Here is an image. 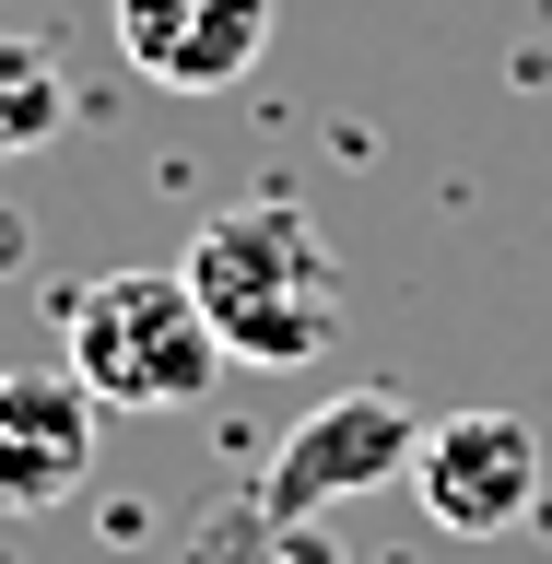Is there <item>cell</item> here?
Wrapping results in <instances>:
<instances>
[{
  "label": "cell",
  "instance_id": "cell-4",
  "mask_svg": "<svg viewBox=\"0 0 552 564\" xmlns=\"http://www.w3.org/2000/svg\"><path fill=\"white\" fill-rule=\"evenodd\" d=\"M412 494L435 529L494 541V529H518L541 506V435L518 412H447V423H423V447H412Z\"/></svg>",
  "mask_w": 552,
  "mask_h": 564
},
{
  "label": "cell",
  "instance_id": "cell-7",
  "mask_svg": "<svg viewBox=\"0 0 552 564\" xmlns=\"http://www.w3.org/2000/svg\"><path fill=\"white\" fill-rule=\"evenodd\" d=\"M71 59L47 47V35H0V165L12 153H47V141L71 130Z\"/></svg>",
  "mask_w": 552,
  "mask_h": 564
},
{
  "label": "cell",
  "instance_id": "cell-3",
  "mask_svg": "<svg viewBox=\"0 0 552 564\" xmlns=\"http://www.w3.org/2000/svg\"><path fill=\"white\" fill-rule=\"evenodd\" d=\"M412 447H423V423L400 412L388 388H342V400H317V412L271 447V470H259V518H271V529H317L329 506H353V494L412 482Z\"/></svg>",
  "mask_w": 552,
  "mask_h": 564
},
{
  "label": "cell",
  "instance_id": "cell-5",
  "mask_svg": "<svg viewBox=\"0 0 552 564\" xmlns=\"http://www.w3.org/2000/svg\"><path fill=\"white\" fill-rule=\"evenodd\" d=\"M95 482V388L71 365H12L0 377V518L71 506Z\"/></svg>",
  "mask_w": 552,
  "mask_h": 564
},
{
  "label": "cell",
  "instance_id": "cell-2",
  "mask_svg": "<svg viewBox=\"0 0 552 564\" xmlns=\"http://www.w3.org/2000/svg\"><path fill=\"white\" fill-rule=\"evenodd\" d=\"M71 377L95 388V412H188L224 377V329L201 317L188 271H106L59 317Z\"/></svg>",
  "mask_w": 552,
  "mask_h": 564
},
{
  "label": "cell",
  "instance_id": "cell-6",
  "mask_svg": "<svg viewBox=\"0 0 552 564\" xmlns=\"http://www.w3.org/2000/svg\"><path fill=\"white\" fill-rule=\"evenodd\" d=\"M118 59L165 95H224L271 47V0H118Z\"/></svg>",
  "mask_w": 552,
  "mask_h": 564
},
{
  "label": "cell",
  "instance_id": "cell-1",
  "mask_svg": "<svg viewBox=\"0 0 552 564\" xmlns=\"http://www.w3.org/2000/svg\"><path fill=\"white\" fill-rule=\"evenodd\" d=\"M188 294L236 365H317L342 341V259L294 200H236L188 236Z\"/></svg>",
  "mask_w": 552,
  "mask_h": 564
},
{
  "label": "cell",
  "instance_id": "cell-8",
  "mask_svg": "<svg viewBox=\"0 0 552 564\" xmlns=\"http://www.w3.org/2000/svg\"><path fill=\"white\" fill-rule=\"evenodd\" d=\"M259 564H342V553H329L317 529H282V541H271V553H259Z\"/></svg>",
  "mask_w": 552,
  "mask_h": 564
}]
</instances>
